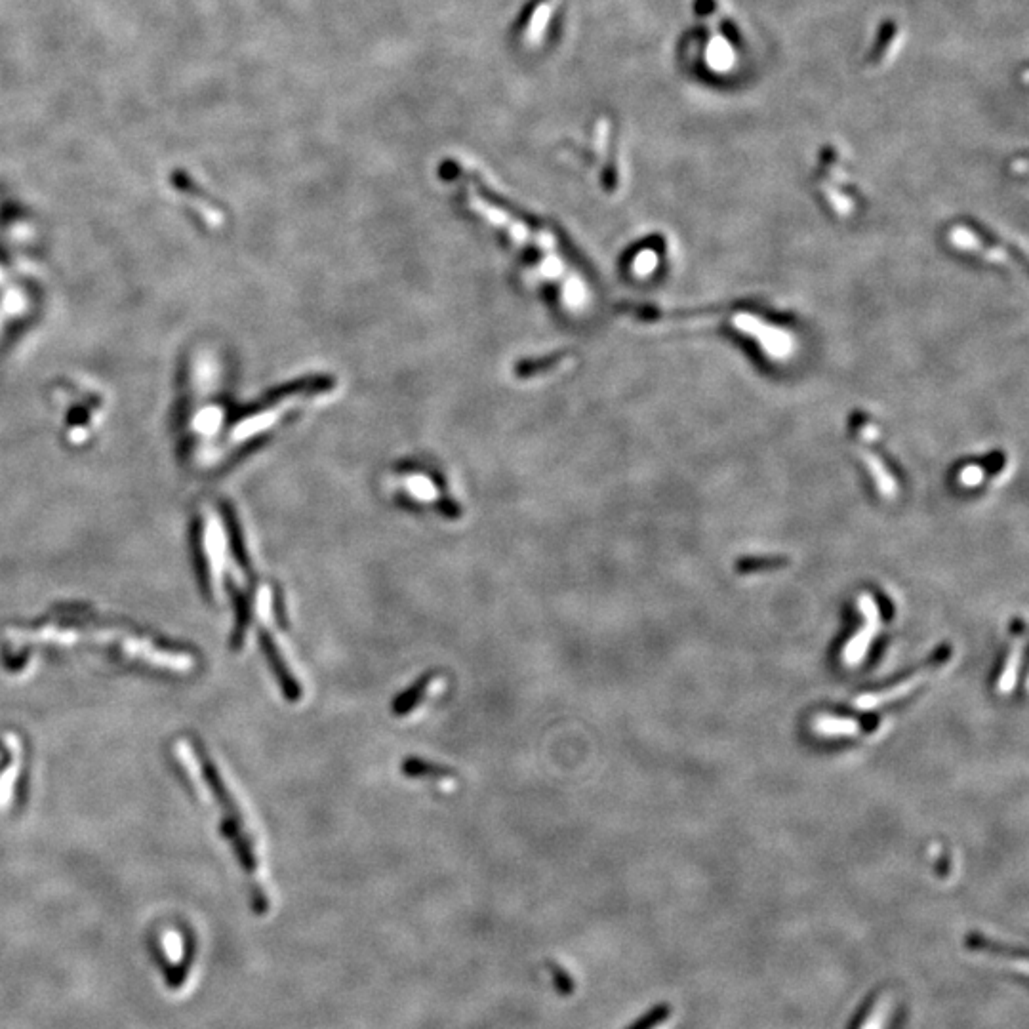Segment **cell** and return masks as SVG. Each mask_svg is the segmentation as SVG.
Segmentation results:
<instances>
[{
	"label": "cell",
	"instance_id": "cell-1",
	"mask_svg": "<svg viewBox=\"0 0 1029 1029\" xmlns=\"http://www.w3.org/2000/svg\"><path fill=\"white\" fill-rule=\"evenodd\" d=\"M948 660L949 648L948 646H944V648H940L938 652H934L923 666L919 667V669H915V673H911V675L906 677L904 681H900V683H896V685L890 686V688H885V690H879V692H868V694H864V696L856 698L854 707H858V709H862V711H871V709H877V707L887 706V704H892V702H898V700L906 698L909 692H913V690H915L917 686L921 685V683H925L932 673H936L940 667L946 666V664H948Z\"/></svg>",
	"mask_w": 1029,
	"mask_h": 1029
},
{
	"label": "cell",
	"instance_id": "cell-2",
	"mask_svg": "<svg viewBox=\"0 0 1029 1029\" xmlns=\"http://www.w3.org/2000/svg\"><path fill=\"white\" fill-rule=\"evenodd\" d=\"M904 1005L894 989L871 993L848 1029H902Z\"/></svg>",
	"mask_w": 1029,
	"mask_h": 1029
},
{
	"label": "cell",
	"instance_id": "cell-3",
	"mask_svg": "<svg viewBox=\"0 0 1029 1029\" xmlns=\"http://www.w3.org/2000/svg\"><path fill=\"white\" fill-rule=\"evenodd\" d=\"M860 612L864 616V627L850 639L843 650V662L850 667L860 666L866 660L871 641L881 626V612L869 593H862L858 599Z\"/></svg>",
	"mask_w": 1029,
	"mask_h": 1029
},
{
	"label": "cell",
	"instance_id": "cell-4",
	"mask_svg": "<svg viewBox=\"0 0 1029 1029\" xmlns=\"http://www.w3.org/2000/svg\"><path fill=\"white\" fill-rule=\"evenodd\" d=\"M948 241L953 248L972 254L976 258H984L986 262L1003 265V267H1014L1016 260L1010 256L1009 250H1005L999 244H991L982 239L972 227L957 225L951 227L948 233Z\"/></svg>",
	"mask_w": 1029,
	"mask_h": 1029
},
{
	"label": "cell",
	"instance_id": "cell-5",
	"mask_svg": "<svg viewBox=\"0 0 1029 1029\" xmlns=\"http://www.w3.org/2000/svg\"><path fill=\"white\" fill-rule=\"evenodd\" d=\"M260 645H262L263 654H265L269 666L273 669V675H275L277 683H279L281 690H283L284 698L290 704L300 702L303 696L302 683L294 677V673L286 664V660H284L279 646L275 643L273 635L269 631H265V629L260 633Z\"/></svg>",
	"mask_w": 1029,
	"mask_h": 1029
},
{
	"label": "cell",
	"instance_id": "cell-6",
	"mask_svg": "<svg viewBox=\"0 0 1029 1029\" xmlns=\"http://www.w3.org/2000/svg\"><path fill=\"white\" fill-rule=\"evenodd\" d=\"M856 454H858L860 462L868 469V475L877 488V492L881 494V498L894 500L900 492V485H898V479L894 477L892 469L883 462V458L875 450H871L862 443H856Z\"/></svg>",
	"mask_w": 1029,
	"mask_h": 1029
},
{
	"label": "cell",
	"instance_id": "cell-7",
	"mask_svg": "<svg viewBox=\"0 0 1029 1029\" xmlns=\"http://www.w3.org/2000/svg\"><path fill=\"white\" fill-rule=\"evenodd\" d=\"M437 679V673L435 671H427L422 677H418L410 688L403 690L401 694L395 696L393 700V706L391 711L395 717H406L410 715L416 707L420 706L424 702L425 694L429 690V686L433 685V681Z\"/></svg>",
	"mask_w": 1029,
	"mask_h": 1029
},
{
	"label": "cell",
	"instance_id": "cell-8",
	"mask_svg": "<svg viewBox=\"0 0 1029 1029\" xmlns=\"http://www.w3.org/2000/svg\"><path fill=\"white\" fill-rule=\"evenodd\" d=\"M401 774L410 780H450L456 776V770L422 757H406L401 763Z\"/></svg>",
	"mask_w": 1029,
	"mask_h": 1029
},
{
	"label": "cell",
	"instance_id": "cell-9",
	"mask_svg": "<svg viewBox=\"0 0 1029 1029\" xmlns=\"http://www.w3.org/2000/svg\"><path fill=\"white\" fill-rule=\"evenodd\" d=\"M812 728L820 736H831V738H845V736H856L860 734V723L854 719H837L829 715H820L812 721Z\"/></svg>",
	"mask_w": 1029,
	"mask_h": 1029
},
{
	"label": "cell",
	"instance_id": "cell-10",
	"mask_svg": "<svg viewBox=\"0 0 1029 1029\" xmlns=\"http://www.w3.org/2000/svg\"><path fill=\"white\" fill-rule=\"evenodd\" d=\"M1022 633L1016 639V645L1012 646L1009 658H1007L1005 667H1003V675H1001V679L997 683V692L1003 694V696H1007L1016 688L1018 673H1020V666H1022V650H1024V637H1022Z\"/></svg>",
	"mask_w": 1029,
	"mask_h": 1029
},
{
	"label": "cell",
	"instance_id": "cell-11",
	"mask_svg": "<svg viewBox=\"0 0 1029 1029\" xmlns=\"http://www.w3.org/2000/svg\"><path fill=\"white\" fill-rule=\"evenodd\" d=\"M551 10H553V0H542L536 6V10H534V14L530 18V23H528L525 33V42L530 48H534V46H538L540 42L544 41L545 29H547V23H549V18H551Z\"/></svg>",
	"mask_w": 1029,
	"mask_h": 1029
},
{
	"label": "cell",
	"instance_id": "cell-12",
	"mask_svg": "<svg viewBox=\"0 0 1029 1029\" xmlns=\"http://www.w3.org/2000/svg\"><path fill=\"white\" fill-rule=\"evenodd\" d=\"M967 948L970 951H978V953H989V955H999V957H1007V959H1014L1016 955H1026V951H1018L1016 948H1010L1005 944H997L995 940H989L982 934H969L967 936Z\"/></svg>",
	"mask_w": 1029,
	"mask_h": 1029
},
{
	"label": "cell",
	"instance_id": "cell-13",
	"mask_svg": "<svg viewBox=\"0 0 1029 1029\" xmlns=\"http://www.w3.org/2000/svg\"><path fill=\"white\" fill-rule=\"evenodd\" d=\"M896 33H898L896 21L887 20L879 27L877 37H875V42H873L871 52H869V61L871 63H879V61L883 60V56L887 54L888 46H890V42L894 41Z\"/></svg>",
	"mask_w": 1029,
	"mask_h": 1029
},
{
	"label": "cell",
	"instance_id": "cell-14",
	"mask_svg": "<svg viewBox=\"0 0 1029 1029\" xmlns=\"http://www.w3.org/2000/svg\"><path fill=\"white\" fill-rule=\"evenodd\" d=\"M787 565L786 557H747L736 563V570L742 574H753L763 570H774Z\"/></svg>",
	"mask_w": 1029,
	"mask_h": 1029
},
{
	"label": "cell",
	"instance_id": "cell-15",
	"mask_svg": "<svg viewBox=\"0 0 1029 1029\" xmlns=\"http://www.w3.org/2000/svg\"><path fill=\"white\" fill-rule=\"evenodd\" d=\"M669 1016H671L669 1007L667 1005H660L658 1009H654L650 1014H646L645 1018L631 1029H660L669 1022Z\"/></svg>",
	"mask_w": 1029,
	"mask_h": 1029
},
{
	"label": "cell",
	"instance_id": "cell-16",
	"mask_svg": "<svg viewBox=\"0 0 1029 1029\" xmlns=\"http://www.w3.org/2000/svg\"><path fill=\"white\" fill-rule=\"evenodd\" d=\"M986 475H988V467L986 465H967V467H963L959 471L957 481L963 486L972 488V486L982 485Z\"/></svg>",
	"mask_w": 1029,
	"mask_h": 1029
},
{
	"label": "cell",
	"instance_id": "cell-17",
	"mask_svg": "<svg viewBox=\"0 0 1029 1029\" xmlns=\"http://www.w3.org/2000/svg\"><path fill=\"white\" fill-rule=\"evenodd\" d=\"M658 265V254L654 250H643L635 262H633V269L637 275H650Z\"/></svg>",
	"mask_w": 1029,
	"mask_h": 1029
},
{
	"label": "cell",
	"instance_id": "cell-18",
	"mask_svg": "<svg viewBox=\"0 0 1029 1029\" xmlns=\"http://www.w3.org/2000/svg\"><path fill=\"white\" fill-rule=\"evenodd\" d=\"M721 31H723V35L727 37L730 44H734V46H740V44H742V35H740V31L736 29V25H734L732 21H723V23H721Z\"/></svg>",
	"mask_w": 1029,
	"mask_h": 1029
},
{
	"label": "cell",
	"instance_id": "cell-19",
	"mask_svg": "<svg viewBox=\"0 0 1029 1029\" xmlns=\"http://www.w3.org/2000/svg\"><path fill=\"white\" fill-rule=\"evenodd\" d=\"M694 10L698 16H707L715 10V0H696L694 4Z\"/></svg>",
	"mask_w": 1029,
	"mask_h": 1029
}]
</instances>
